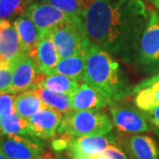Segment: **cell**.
<instances>
[{
  "label": "cell",
  "mask_w": 159,
  "mask_h": 159,
  "mask_svg": "<svg viewBox=\"0 0 159 159\" xmlns=\"http://www.w3.org/2000/svg\"><path fill=\"white\" fill-rule=\"evenodd\" d=\"M148 12L143 0H93L86 9L83 27L90 43L131 63L138 56Z\"/></svg>",
  "instance_id": "6da1fadb"
},
{
  "label": "cell",
  "mask_w": 159,
  "mask_h": 159,
  "mask_svg": "<svg viewBox=\"0 0 159 159\" xmlns=\"http://www.w3.org/2000/svg\"><path fill=\"white\" fill-rule=\"evenodd\" d=\"M83 81L112 102L131 93L129 81L119 63L112 55L92 43L86 50Z\"/></svg>",
  "instance_id": "7a4b0ae2"
},
{
  "label": "cell",
  "mask_w": 159,
  "mask_h": 159,
  "mask_svg": "<svg viewBox=\"0 0 159 159\" xmlns=\"http://www.w3.org/2000/svg\"><path fill=\"white\" fill-rule=\"evenodd\" d=\"M113 123L108 115L99 110L71 111L65 114L58 133L72 137L103 135L110 134Z\"/></svg>",
  "instance_id": "3957f363"
},
{
  "label": "cell",
  "mask_w": 159,
  "mask_h": 159,
  "mask_svg": "<svg viewBox=\"0 0 159 159\" xmlns=\"http://www.w3.org/2000/svg\"><path fill=\"white\" fill-rule=\"evenodd\" d=\"M51 35L60 59L85 52L90 43L82 20L58 26L51 31Z\"/></svg>",
  "instance_id": "277c9868"
},
{
  "label": "cell",
  "mask_w": 159,
  "mask_h": 159,
  "mask_svg": "<svg viewBox=\"0 0 159 159\" xmlns=\"http://www.w3.org/2000/svg\"><path fill=\"white\" fill-rule=\"evenodd\" d=\"M137 59L147 70L159 69V12L150 10L145 29L141 37Z\"/></svg>",
  "instance_id": "5b68a950"
},
{
  "label": "cell",
  "mask_w": 159,
  "mask_h": 159,
  "mask_svg": "<svg viewBox=\"0 0 159 159\" xmlns=\"http://www.w3.org/2000/svg\"><path fill=\"white\" fill-rule=\"evenodd\" d=\"M11 82L8 91L13 94L38 87L46 77L34 60L24 53L11 61Z\"/></svg>",
  "instance_id": "8992f818"
},
{
  "label": "cell",
  "mask_w": 159,
  "mask_h": 159,
  "mask_svg": "<svg viewBox=\"0 0 159 159\" xmlns=\"http://www.w3.org/2000/svg\"><path fill=\"white\" fill-rule=\"evenodd\" d=\"M25 14L33 20L41 34L52 31L55 28L65 23L82 20L80 18L71 16L66 12L41 1L33 3L28 8Z\"/></svg>",
  "instance_id": "52a82bcc"
},
{
  "label": "cell",
  "mask_w": 159,
  "mask_h": 159,
  "mask_svg": "<svg viewBox=\"0 0 159 159\" xmlns=\"http://www.w3.org/2000/svg\"><path fill=\"white\" fill-rule=\"evenodd\" d=\"M0 148L9 159H35L43 153V144L34 136L1 134Z\"/></svg>",
  "instance_id": "ba28073f"
},
{
  "label": "cell",
  "mask_w": 159,
  "mask_h": 159,
  "mask_svg": "<svg viewBox=\"0 0 159 159\" xmlns=\"http://www.w3.org/2000/svg\"><path fill=\"white\" fill-rule=\"evenodd\" d=\"M113 125L120 132L126 134H142L149 130L148 120L142 111L130 106L115 105L111 109Z\"/></svg>",
  "instance_id": "9c48e42d"
},
{
  "label": "cell",
  "mask_w": 159,
  "mask_h": 159,
  "mask_svg": "<svg viewBox=\"0 0 159 159\" xmlns=\"http://www.w3.org/2000/svg\"><path fill=\"white\" fill-rule=\"evenodd\" d=\"M115 137L112 134L89 135L75 137L68 144L70 152L74 159H87L94 157L109 145H113Z\"/></svg>",
  "instance_id": "30bf717a"
},
{
  "label": "cell",
  "mask_w": 159,
  "mask_h": 159,
  "mask_svg": "<svg viewBox=\"0 0 159 159\" xmlns=\"http://www.w3.org/2000/svg\"><path fill=\"white\" fill-rule=\"evenodd\" d=\"M61 112L44 106L29 119L32 136L40 139H51L56 135L63 120Z\"/></svg>",
  "instance_id": "8fae6325"
},
{
  "label": "cell",
  "mask_w": 159,
  "mask_h": 159,
  "mask_svg": "<svg viewBox=\"0 0 159 159\" xmlns=\"http://www.w3.org/2000/svg\"><path fill=\"white\" fill-rule=\"evenodd\" d=\"M134 102L142 111L159 105V73L140 82L131 91Z\"/></svg>",
  "instance_id": "7c38bea8"
},
{
  "label": "cell",
  "mask_w": 159,
  "mask_h": 159,
  "mask_svg": "<svg viewBox=\"0 0 159 159\" xmlns=\"http://www.w3.org/2000/svg\"><path fill=\"white\" fill-rule=\"evenodd\" d=\"M59 59L51 31L41 34L35 55L33 57L36 66L45 75H50L53 74Z\"/></svg>",
  "instance_id": "4fadbf2b"
},
{
  "label": "cell",
  "mask_w": 159,
  "mask_h": 159,
  "mask_svg": "<svg viewBox=\"0 0 159 159\" xmlns=\"http://www.w3.org/2000/svg\"><path fill=\"white\" fill-rule=\"evenodd\" d=\"M111 103L112 102L85 81L80 82L79 89L72 96L73 111L99 110Z\"/></svg>",
  "instance_id": "5bb4252c"
},
{
  "label": "cell",
  "mask_w": 159,
  "mask_h": 159,
  "mask_svg": "<svg viewBox=\"0 0 159 159\" xmlns=\"http://www.w3.org/2000/svg\"><path fill=\"white\" fill-rule=\"evenodd\" d=\"M13 24L18 32L21 51L33 59L41 36L39 29L25 13L16 18L13 20Z\"/></svg>",
  "instance_id": "9a60e30c"
},
{
  "label": "cell",
  "mask_w": 159,
  "mask_h": 159,
  "mask_svg": "<svg viewBox=\"0 0 159 159\" xmlns=\"http://www.w3.org/2000/svg\"><path fill=\"white\" fill-rule=\"evenodd\" d=\"M23 54L13 20H0V55L12 61Z\"/></svg>",
  "instance_id": "2e32d148"
},
{
  "label": "cell",
  "mask_w": 159,
  "mask_h": 159,
  "mask_svg": "<svg viewBox=\"0 0 159 159\" xmlns=\"http://www.w3.org/2000/svg\"><path fill=\"white\" fill-rule=\"evenodd\" d=\"M134 159H159V146L152 137L134 134L127 141Z\"/></svg>",
  "instance_id": "e0dca14e"
},
{
  "label": "cell",
  "mask_w": 159,
  "mask_h": 159,
  "mask_svg": "<svg viewBox=\"0 0 159 159\" xmlns=\"http://www.w3.org/2000/svg\"><path fill=\"white\" fill-rule=\"evenodd\" d=\"M32 90L40 97L46 106L56 110L63 115L68 113L72 110V96L51 90L44 87H36Z\"/></svg>",
  "instance_id": "ac0fdd59"
},
{
  "label": "cell",
  "mask_w": 159,
  "mask_h": 159,
  "mask_svg": "<svg viewBox=\"0 0 159 159\" xmlns=\"http://www.w3.org/2000/svg\"><path fill=\"white\" fill-rule=\"evenodd\" d=\"M85 66L86 51L72 57L59 59L53 74H64L79 81H83Z\"/></svg>",
  "instance_id": "d6986e66"
},
{
  "label": "cell",
  "mask_w": 159,
  "mask_h": 159,
  "mask_svg": "<svg viewBox=\"0 0 159 159\" xmlns=\"http://www.w3.org/2000/svg\"><path fill=\"white\" fill-rule=\"evenodd\" d=\"M15 106L17 113L29 119L46 105L34 91L29 89L18 93L15 99Z\"/></svg>",
  "instance_id": "ffe728a7"
},
{
  "label": "cell",
  "mask_w": 159,
  "mask_h": 159,
  "mask_svg": "<svg viewBox=\"0 0 159 159\" xmlns=\"http://www.w3.org/2000/svg\"><path fill=\"white\" fill-rule=\"evenodd\" d=\"M80 82L81 81L70 78L64 74H52L46 75L38 87H44L51 90L73 96L79 89Z\"/></svg>",
  "instance_id": "44dd1931"
},
{
  "label": "cell",
  "mask_w": 159,
  "mask_h": 159,
  "mask_svg": "<svg viewBox=\"0 0 159 159\" xmlns=\"http://www.w3.org/2000/svg\"><path fill=\"white\" fill-rule=\"evenodd\" d=\"M2 134H19L32 136L29 119L21 117L17 112L7 117H0Z\"/></svg>",
  "instance_id": "7402d4cb"
},
{
  "label": "cell",
  "mask_w": 159,
  "mask_h": 159,
  "mask_svg": "<svg viewBox=\"0 0 159 159\" xmlns=\"http://www.w3.org/2000/svg\"><path fill=\"white\" fill-rule=\"evenodd\" d=\"M34 2L35 0H0V20H14Z\"/></svg>",
  "instance_id": "603a6c76"
},
{
  "label": "cell",
  "mask_w": 159,
  "mask_h": 159,
  "mask_svg": "<svg viewBox=\"0 0 159 159\" xmlns=\"http://www.w3.org/2000/svg\"><path fill=\"white\" fill-rule=\"evenodd\" d=\"M43 3L49 4L67 14L83 20L88 3L85 0H39Z\"/></svg>",
  "instance_id": "cb8c5ba5"
},
{
  "label": "cell",
  "mask_w": 159,
  "mask_h": 159,
  "mask_svg": "<svg viewBox=\"0 0 159 159\" xmlns=\"http://www.w3.org/2000/svg\"><path fill=\"white\" fill-rule=\"evenodd\" d=\"M17 94L9 91H0V117H7L16 111L15 99Z\"/></svg>",
  "instance_id": "d4e9b609"
},
{
  "label": "cell",
  "mask_w": 159,
  "mask_h": 159,
  "mask_svg": "<svg viewBox=\"0 0 159 159\" xmlns=\"http://www.w3.org/2000/svg\"><path fill=\"white\" fill-rule=\"evenodd\" d=\"M11 75V61L0 55V91L9 90Z\"/></svg>",
  "instance_id": "484cf974"
},
{
  "label": "cell",
  "mask_w": 159,
  "mask_h": 159,
  "mask_svg": "<svg viewBox=\"0 0 159 159\" xmlns=\"http://www.w3.org/2000/svg\"><path fill=\"white\" fill-rule=\"evenodd\" d=\"M94 159H128V157L121 149L114 145H109L107 148L96 155Z\"/></svg>",
  "instance_id": "4316f807"
},
{
  "label": "cell",
  "mask_w": 159,
  "mask_h": 159,
  "mask_svg": "<svg viewBox=\"0 0 159 159\" xmlns=\"http://www.w3.org/2000/svg\"><path fill=\"white\" fill-rule=\"evenodd\" d=\"M142 112L148 120V122H149L151 128L159 137V105L148 110L147 111Z\"/></svg>",
  "instance_id": "83f0119b"
},
{
  "label": "cell",
  "mask_w": 159,
  "mask_h": 159,
  "mask_svg": "<svg viewBox=\"0 0 159 159\" xmlns=\"http://www.w3.org/2000/svg\"><path fill=\"white\" fill-rule=\"evenodd\" d=\"M35 159H56L53 155L51 152H44V153H42L40 156H38Z\"/></svg>",
  "instance_id": "f1b7e54d"
},
{
  "label": "cell",
  "mask_w": 159,
  "mask_h": 159,
  "mask_svg": "<svg viewBox=\"0 0 159 159\" xmlns=\"http://www.w3.org/2000/svg\"><path fill=\"white\" fill-rule=\"evenodd\" d=\"M152 4H153L154 6L156 7V9H157V11L159 12V0H154Z\"/></svg>",
  "instance_id": "f546056e"
},
{
  "label": "cell",
  "mask_w": 159,
  "mask_h": 159,
  "mask_svg": "<svg viewBox=\"0 0 159 159\" xmlns=\"http://www.w3.org/2000/svg\"><path fill=\"white\" fill-rule=\"evenodd\" d=\"M0 159H9L7 157H6L5 153L3 152V150L0 148Z\"/></svg>",
  "instance_id": "4dcf8cb0"
},
{
  "label": "cell",
  "mask_w": 159,
  "mask_h": 159,
  "mask_svg": "<svg viewBox=\"0 0 159 159\" xmlns=\"http://www.w3.org/2000/svg\"><path fill=\"white\" fill-rule=\"evenodd\" d=\"M146 1H148V2H151V3H153L154 0H146Z\"/></svg>",
  "instance_id": "1f68e13d"
},
{
  "label": "cell",
  "mask_w": 159,
  "mask_h": 159,
  "mask_svg": "<svg viewBox=\"0 0 159 159\" xmlns=\"http://www.w3.org/2000/svg\"><path fill=\"white\" fill-rule=\"evenodd\" d=\"M87 159H94L93 157H91V158H87Z\"/></svg>",
  "instance_id": "d6a6232c"
},
{
  "label": "cell",
  "mask_w": 159,
  "mask_h": 159,
  "mask_svg": "<svg viewBox=\"0 0 159 159\" xmlns=\"http://www.w3.org/2000/svg\"><path fill=\"white\" fill-rule=\"evenodd\" d=\"M0 133H1V127H0Z\"/></svg>",
  "instance_id": "836d02e7"
}]
</instances>
